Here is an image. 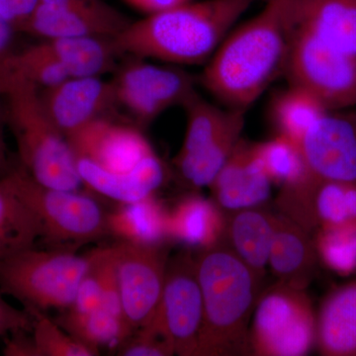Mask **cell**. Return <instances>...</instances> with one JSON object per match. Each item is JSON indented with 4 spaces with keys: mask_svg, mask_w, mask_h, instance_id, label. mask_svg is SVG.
<instances>
[{
    "mask_svg": "<svg viewBox=\"0 0 356 356\" xmlns=\"http://www.w3.org/2000/svg\"><path fill=\"white\" fill-rule=\"evenodd\" d=\"M293 0H268L232 30L204 67L199 83L226 108L247 110L284 76L293 35Z\"/></svg>",
    "mask_w": 356,
    "mask_h": 356,
    "instance_id": "6da1fadb",
    "label": "cell"
},
{
    "mask_svg": "<svg viewBox=\"0 0 356 356\" xmlns=\"http://www.w3.org/2000/svg\"><path fill=\"white\" fill-rule=\"evenodd\" d=\"M257 0H201L132 21L113 42L121 57L206 65Z\"/></svg>",
    "mask_w": 356,
    "mask_h": 356,
    "instance_id": "7a4b0ae2",
    "label": "cell"
},
{
    "mask_svg": "<svg viewBox=\"0 0 356 356\" xmlns=\"http://www.w3.org/2000/svg\"><path fill=\"white\" fill-rule=\"evenodd\" d=\"M203 318L195 356L252 355L250 324L264 278L224 241L198 250Z\"/></svg>",
    "mask_w": 356,
    "mask_h": 356,
    "instance_id": "3957f363",
    "label": "cell"
},
{
    "mask_svg": "<svg viewBox=\"0 0 356 356\" xmlns=\"http://www.w3.org/2000/svg\"><path fill=\"white\" fill-rule=\"evenodd\" d=\"M7 117L13 131L21 168L40 184L63 191L83 186L76 158L67 138L51 120L40 97V88L30 83L8 86Z\"/></svg>",
    "mask_w": 356,
    "mask_h": 356,
    "instance_id": "277c9868",
    "label": "cell"
},
{
    "mask_svg": "<svg viewBox=\"0 0 356 356\" xmlns=\"http://www.w3.org/2000/svg\"><path fill=\"white\" fill-rule=\"evenodd\" d=\"M89 264V254L69 248H27L0 261V292L26 309L65 311L74 304Z\"/></svg>",
    "mask_w": 356,
    "mask_h": 356,
    "instance_id": "5b68a950",
    "label": "cell"
},
{
    "mask_svg": "<svg viewBox=\"0 0 356 356\" xmlns=\"http://www.w3.org/2000/svg\"><path fill=\"white\" fill-rule=\"evenodd\" d=\"M4 177L38 218L41 240L49 247L74 250L109 236L107 212L95 199L79 191L40 184L21 166L9 170Z\"/></svg>",
    "mask_w": 356,
    "mask_h": 356,
    "instance_id": "8992f818",
    "label": "cell"
},
{
    "mask_svg": "<svg viewBox=\"0 0 356 356\" xmlns=\"http://www.w3.org/2000/svg\"><path fill=\"white\" fill-rule=\"evenodd\" d=\"M252 320V355L303 356L316 346L317 313L306 290L276 281L262 290Z\"/></svg>",
    "mask_w": 356,
    "mask_h": 356,
    "instance_id": "52a82bcc",
    "label": "cell"
},
{
    "mask_svg": "<svg viewBox=\"0 0 356 356\" xmlns=\"http://www.w3.org/2000/svg\"><path fill=\"white\" fill-rule=\"evenodd\" d=\"M284 76L327 111L356 106V56L295 28Z\"/></svg>",
    "mask_w": 356,
    "mask_h": 356,
    "instance_id": "ba28073f",
    "label": "cell"
},
{
    "mask_svg": "<svg viewBox=\"0 0 356 356\" xmlns=\"http://www.w3.org/2000/svg\"><path fill=\"white\" fill-rule=\"evenodd\" d=\"M117 111H123L133 125L143 129L175 106L184 107L198 95L196 81L177 67H165L131 58L111 79Z\"/></svg>",
    "mask_w": 356,
    "mask_h": 356,
    "instance_id": "9c48e42d",
    "label": "cell"
},
{
    "mask_svg": "<svg viewBox=\"0 0 356 356\" xmlns=\"http://www.w3.org/2000/svg\"><path fill=\"white\" fill-rule=\"evenodd\" d=\"M112 248L124 322L131 337L158 311L170 248L118 241Z\"/></svg>",
    "mask_w": 356,
    "mask_h": 356,
    "instance_id": "30bf717a",
    "label": "cell"
},
{
    "mask_svg": "<svg viewBox=\"0 0 356 356\" xmlns=\"http://www.w3.org/2000/svg\"><path fill=\"white\" fill-rule=\"evenodd\" d=\"M158 321L175 346V355L195 356L203 318V297L191 248L170 257Z\"/></svg>",
    "mask_w": 356,
    "mask_h": 356,
    "instance_id": "8fae6325",
    "label": "cell"
},
{
    "mask_svg": "<svg viewBox=\"0 0 356 356\" xmlns=\"http://www.w3.org/2000/svg\"><path fill=\"white\" fill-rule=\"evenodd\" d=\"M132 21L104 0H40L19 30L43 40L114 39Z\"/></svg>",
    "mask_w": 356,
    "mask_h": 356,
    "instance_id": "7c38bea8",
    "label": "cell"
},
{
    "mask_svg": "<svg viewBox=\"0 0 356 356\" xmlns=\"http://www.w3.org/2000/svg\"><path fill=\"white\" fill-rule=\"evenodd\" d=\"M276 209L314 235L318 229L356 222V182L318 180L305 175L280 187Z\"/></svg>",
    "mask_w": 356,
    "mask_h": 356,
    "instance_id": "4fadbf2b",
    "label": "cell"
},
{
    "mask_svg": "<svg viewBox=\"0 0 356 356\" xmlns=\"http://www.w3.org/2000/svg\"><path fill=\"white\" fill-rule=\"evenodd\" d=\"M299 146L307 175L318 180L356 182V112H325Z\"/></svg>",
    "mask_w": 356,
    "mask_h": 356,
    "instance_id": "5bb4252c",
    "label": "cell"
},
{
    "mask_svg": "<svg viewBox=\"0 0 356 356\" xmlns=\"http://www.w3.org/2000/svg\"><path fill=\"white\" fill-rule=\"evenodd\" d=\"M67 138L76 159L109 172H130L156 154L142 129L110 117L89 122Z\"/></svg>",
    "mask_w": 356,
    "mask_h": 356,
    "instance_id": "9a60e30c",
    "label": "cell"
},
{
    "mask_svg": "<svg viewBox=\"0 0 356 356\" xmlns=\"http://www.w3.org/2000/svg\"><path fill=\"white\" fill-rule=\"evenodd\" d=\"M47 114L65 137L117 111L113 83L102 76H72L40 89Z\"/></svg>",
    "mask_w": 356,
    "mask_h": 356,
    "instance_id": "2e32d148",
    "label": "cell"
},
{
    "mask_svg": "<svg viewBox=\"0 0 356 356\" xmlns=\"http://www.w3.org/2000/svg\"><path fill=\"white\" fill-rule=\"evenodd\" d=\"M270 179L254 152V143L243 138L210 184L211 199L224 212L266 205Z\"/></svg>",
    "mask_w": 356,
    "mask_h": 356,
    "instance_id": "e0dca14e",
    "label": "cell"
},
{
    "mask_svg": "<svg viewBox=\"0 0 356 356\" xmlns=\"http://www.w3.org/2000/svg\"><path fill=\"white\" fill-rule=\"evenodd\" d=\"M318 262L313 235L289 218L275 213L268 266L277 282L307 290Z\"/></svg>",
    "mask_w": 356,
    "mask_h": 356,
    "instance_id": "ac0fdd59",
    "label": "cell"
},
{
    "mask_svg": "<svg viewBox=\"0 0 356 356\" xmlns=\"http://www.w3.org/2000/svg\"><path fill=\"white\" fill-rule=\"evenodd\" d=\"M295 28L356 56V0H293Z\"/></svg>",
    "mask_w": 356,
    "mask_h": 356,
    "instance_id": "d6986e66",
    "label": "cell"
},
{
    "mask_svg": "<svg viewBox=\"0 0 356 356\" xmlns=\"http://www.w3.org/2000/svg\"><path fill=\"white\" fill-rule=\"evenodd\" d=\"M76 165L83 185L119 204L154 195L166 177L165 165L156 154L127 172H106L83 159H76Z\"/></svg>",
    "mask_w": 356,
    "mask_h": 356,
    "instance_id": "ffe728a7",
    "label": "cell"
},
{
    "mask_svg": "<svg viewBox=\"0 0 356 356\" xmlns=\"http://www.w3.org/2000/svg\"><path fill=\"white\" fill-rule=\"evenodd\" d=\"M316 346L325 356H356V277L325 295L317 312Z\"/></svg>",
    "mask_w": 356,
    "mask_h": 356,
    "instance_id": "44dd1931",
    "label": "cell"
},
{
    "mask_svg": "<svg viewBox=\"0 0 356 356\" xmlns=\"http://www.w3.org/2000/svg\"><path fill=\"white\" fill-rule=\"evenodd\" d=\"M224 242L259 275L268 266L275 213L266 205L225 212Z\"/></svg>",
    "mask_w": 356,
    "mask_h": 356,
    "instance_id": "7402d4cb",
    "label": "cell"
},
{
    "mask_svg": "<svg viewBox=\"0 0 356 356\" xmlns=\"http://www.w3.org/2000/svg\"><path fill=\"white\" fill-rule=\"evenodd\" d=\"M226 217L212 199L197 194L186 196L168 210L170 242L188 248L212 247L224 240Z\"/></svg>",
    "mask_w": 356,
    "mask_h": 356,
    "instance_id": "603a6c76",
    "label": "cell"
},
{
    "mask_svg": "<svg viewBox=\"0 0 356 356\" xmlns=\"http://www.w3.org/2000/svg\"><path fill=\"white\" fill-rule=\"evenodd\" d=\"M168 210L154 195L137 202L119 204L107 213L109 236L138 245H159L170 243Z\"/></svg>",
    "mask_w": 356,
    "mask_h": 356,
    "instance_id": "cb8c5ba5",
    "label": "cell"
},
{
    "mask_svg": "<svg viewBox=\"0 0 356 356\" xmlns=\"http://www.w3.org/2000/svg\"><path fill=\"white\" fill-rule=\"evenodd\" d=\"M245 112L233 110L221 133L197 153L172 159L178 177L189 188L209 187L229 156L242 139Z\"/></svg>",
    "mask_w": 356,
    "mask_h": 356,
    "instance_id": "d4e9b609",
    "label": "cell"
},
{
    "mask_svg": "<svg viewBox=\"0 0 356 356\" xmlns=\"http://www.w3.org/2000/svg\"><path fill=\"white\" fill-rule=\"evenodd\" d=\"M38 218L16 194L4 175L0 177V261L33 248L41 240Z\"/></svg>",
    "mask_w": 356,
    "mask_h": 356,
    "instance_id": "484cf974",
    "label": "cell"
},
{
    "mask_svg": "<svg viewBox=\"0 0 356 356\" xmlns=\"http://www.w3.org/2000/svg\"><path fill=\"white\" fill-rule=\"evenodd\" d=\"M56 322L70 336L98 353L102 346H119L130 337L123 318L100 306L88 312L67 309Z\"/></svg>",
    "mask_w": 356,
    "mask_h": 356,
    "instance_id": "4316f807",
    "label": "cell"
},
{
    "mask_svg": "<svg viewBox=\"0 0 356 356\" xmlns=\"http://www.w3.org/2000/svg\"><path fill=\"white\" fill-rule=\"evenodd\" d=\"M327 112L317 99L295 86L281 93L274 103L273 119L278 135L300 144L307 131Z\"/></svg>",
    "mask_w": 356,
    "mask_h": 356,
    "instance_id": "83f0119b",
    "label": "cell"
},
{
    "mask_svg": "<svg viewBox=\"0 0 356 356\" xmlns=\"http://www.w3.org/2000/svg\"><path fill=\"white\" fill-rule=\"evenodd\" d=\"M187 125L184 143L175 158L197 153L209 145L228 123L233 110L222 109L196 95L184 105Z\"/></svg>",
    "mask_w": 356,
    "mask_h": 356,
    "instance_id": "f1b7e54d",
    "label": "cell"
},
{
    "mask_svg": "<svg viewBox=\"0 0 356 356\" xmlns=\"http://www.w3.org/2000/svg\"><path fill=\"white\" fill-rule=\"evenodd\" d=\"M255 154L271 184L280 187L295 184L306 175V166L299 144L282 135L254 143Z\"/></svg>",
    "mask_w": 356,
    "mask_h": 356,
    "instance_id": "f546056e",
    "label": "cell"
},
{
    "mask_svg": "<svg viewBox=\"0 0 356 356\" xmlns=\"http://www.w3.org/2000/svg\"><path fill=\"white\" fill-rule=\"evenodd\" d=\"M318 262L339 275L356 273V222L314 233Z\"/></svg>",
    "mask_w": 356,
    "mask_h": 356,
    "instance_id": "4dcf8cb0",
    "label": "cell"
},
{
    "mask_svg": "<svg viewBox=\"0 0 356 356\" xmlns=\"http://www.w3.org/2000/svg\"><path fill=\"white\" fill-rule=\"evenodd\" d=\"M26 309V308H25ZM32 314V339L37 356H96L100 353L81 343L65 332L44 311L26 309Z\"/></svg>",
    "mask_w": 356,
    "mask_h": 356,
    "instance_id": "1f68e13d",
    "label": "cell"
},
{
    "mask_svg": "<svg viewBox=\"0 0 356 356\" xmlns=\"http://www.w3.org/2000/svg\"><path fill=\"white\" fill-rule=\"evenodd\" d=\"M118 348V355L121 356L175 355L172 339L154 318L134 332Z\"/></svg>",
    "mask_w": 356,
    "mask_h": 356,
    "instance_id": "d6a6232c",
    "label": "cell"
},
{
    "mask_svg": "<svg viewBox=\"0 0 356 356\" xmlns=\"http://www.w3.org/2000/svg\"><path fill=\"white\" fill-rule=\"evenodd\" d=\"M2 295L0 292V337H7L17 332L31 334L34 324L32 314L25 308L24 310H19L9 305Z\"/></svg>",
    "mask_w": 356,
    "mask_h": 356,
    "instance_id": "836d02e7",
    "label": "cell"
},
{
    "mask_svg": "<svg viewBox=\"0 0 356 356\" xmlns=\"http://www.w3.org/2000/svg\"><path fill=\"white\" fill-rule=\"evenodd\" d=\"M40 0H0V15L13 29H20Z\"/></svg>",
    "mask_w": 356,
    "mask_h": 356,
    "instance_id": "e575fe53",
    "label": "cell"
},
{
    "mask_svg": "<svg viewBox=\"0 0 356 356\" xmlns=\"http://www.w3.org/2000/svg\"><path fill=\"white\" fill-rule=\"evenodd\" d=\"M30 332H17L6 337L4 355L9 356H37L32 337Z\"/></svg>",
    "mask_w": 356,
    "mask_h": 356,
    "instance_id": "d590c367",
    "label": "cell"
},
{
    "mask_svg": "<svg viewBox=\"0 0 356 356\" xmlns=\"http://www.w3.org/2000/svg\"><path fill=\"white\" fill-rule=\"evenodd\" d=\"M124 1L136 10L149 15V14L161 13L166 9L186 3L191 0H124Z\"/></svg>",
    "mask_w": 356,
    "mask_h": 356,
    "instance_id": "8d00e7d4",
    "label": "cell"
},
{
    "mask_svg": "<svg viewBox=\"0 0 356 356\" xmlns=\"http://www.w3.org/2000/svg\"><path fill=\"white\" fill-rule=\"evenodd\" d=\"M13 28L0 15V60L10 53Z\"/></svg>",
    "mask_w": 356,
    "mask_h": 356,
    "instance_id": "74e56055",
    "label": "cell"
},
{
    "mask_svg": "<svg viewBox=\"0 0 356 356\" xmlns=\"http://www.w3.org/2000/svg\"><path fill=\"white\" fill-rule=\"evenodd\" d=\"M7 165V153L6 143H4L3 137L0 132V175H4Z\"/></svg>",
    "mask_w": 356,
    "mask_h": 356,
    "instance_id": "f35d334b",
    "label": "cell"
}]
</instances>
